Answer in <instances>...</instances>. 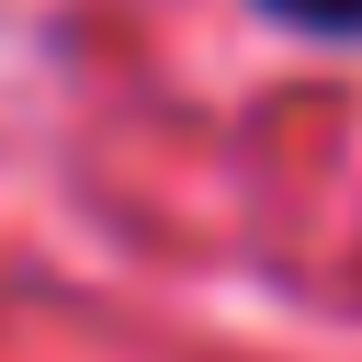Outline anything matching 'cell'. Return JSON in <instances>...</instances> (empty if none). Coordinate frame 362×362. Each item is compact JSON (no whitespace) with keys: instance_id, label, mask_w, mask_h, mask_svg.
<instances>
[{"instance_id":"1","label":"cell","mask_w":362,"mask_h":362,"mask_svg":"<svg viewBox=\"0 0 362 362\" xmlns=\"http://www.w3.org/2000/svg\"><path fill=\"white\" fill-rule=\"evenodd\" d=\"M249 11H272L283 34H328V45L362 34V0H249Z\"/></svg>"}]
</instances>
